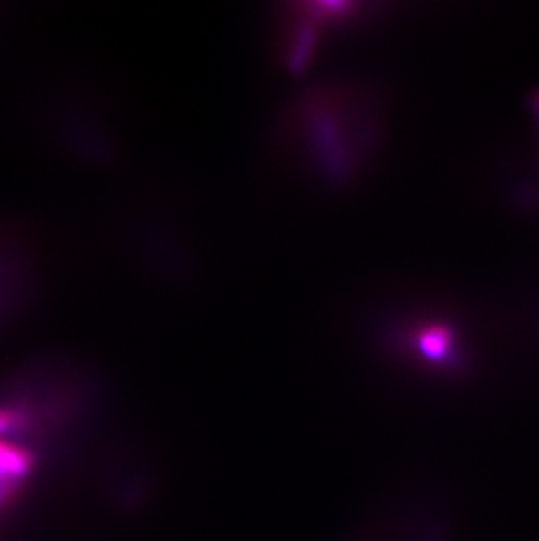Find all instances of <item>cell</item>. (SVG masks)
<instances>
[{
	"label": "cell",
	"mask_w": 539,
	"mask_h": 541,
	"mask_svg": "<svg viewBox=\"0 0 539 541\" xmlns=\"http://www.w3.org/2000/svg\"><path fill=\"white\" fill-rule=\"evenodd\" d=\"M11 489H13V487L0 484V508L9 501V493H11Z\"/></svg>",
	"instance_id": "3"
},
{
	"label": "cell",
	"mask_w": 539,
	"mask_h": 541,
	"mask_svg": "<svg viewBox=\"0 0 539 541\" xmlns=\"http://www.w3.org/2000/svg\"><path fill=\"white\" fill-rule=\"evenodd\" d=\"M34 468V454L22 447L4 443L0 440V484L15 487L30 475Z\"/></svg>",
	"instance_id": "1"
},
{
	"label": "cell",
	"mask_w": 539,
	"mask_h": 541,
	"mask_svg": "<svg viewBox=\"0 0 539 541\" xmlns=\"http://www.w3.org/2000/svg\"><path fill=\"white\" fill-rule=\"evenodd\" d=\"M23 428V417L16 411L0 409V436L18 433Z\"/></svg>",
	"instance_id": "2"
}]
</instances>
